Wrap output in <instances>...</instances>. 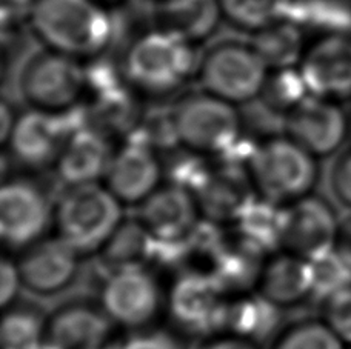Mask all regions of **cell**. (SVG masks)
<instances>
[{
  "instance_id": "20",
  "label": "cell",
  "mask_w": 351,
  "mask_h": 349,
  "mask_svg": "<svg viewBox=\"0 0 351 349\" xmlns=\"http://www.w3.org/2000/svg\"><path fill=\"white\" fill-rule=\"evenodd\" d=\"M112 155L114 151L106 134L88 125L68 137L56 164V172L68 188L99 183L106 176Z\"/></svg>"
},
{
  "instance_id": "28",
  "label": "cell",
  "mask_w": 351,
  "mask_h": 349,
  "mask_svg": "<svg viewBox=\"0 0 351 349\" xmlns=\"http://www.w3.org/2000/svg\"><path fill=\"white\" fill-rule=\"evenodd\" d=\"M291 2L293 0H219V6L230 25L254 34L269 23L287 17Z\"/></svg>"
},
{
  "instance_id": "29",
  "label": "cell",
  "mask_w": 351,
  "mask_h": 349,
  "mask_svg": "<svg viewBox=\"0 0 351 349\" xmlns=\"http://www.w3.org/2000/svg\"><path fill=\"white\" fill-rule=\"evenodd\" d=\"M47 317L34 307L6 308L2 322V349H43Z\"/></svg>"
},
{
  "instance_id": "4",
  "label": "cell",
  "mask_w": 351,
  "mask_h": 349,
  "mask_svg": "<svg viewBox=\"0 0 351 349\" xmlns=\"http://www.w3.org/2000/svg\"><path fill=\"white\" fill-rule=\"evenodd\" d=\"M122 222V203L99 183L71 186L54 208L58 235L80 255L102 251Z\"/></svg>"
},
{
  "instance_id": "12",
  "label": "cell",
  "mask_w": 351,
  "mask_h": 349,
  "mask_svg": "<svg viewBox=\"0 0 351 349\" xmlns=\"http://www.w3.org/2000/svg\"><path fill=\"white\" fill-rule=\"evenodd\" d=\"M217 159L193 194L206 220L216 225H236L259 194L247 164L228 157Z\"/></svg>"
},
{
  "instance_id": "22",
  "label": "cell",
  "mask_w": 351,
  "mask_h": 349,
  "mask_svg": "<svg viewBox=\"0 0 351 349\" xmlns=\"http://www.w3.org/2000/svg\"><path fill=\"white\" fill-rule=\"evenodd\" d=\"M313 265L299 255L284 251L265 261L258 289L278 308H293L313 297Z\"/></svg>"
},
{
  "instance_id": "2",
  "label": "cell",
  "mask_w": 351,
  "mask_h": 349,
  "mask_svg": "<svg viewBox=\"0 0 351 349\" xmlns=\"http://www.w3.org/2000/svg\"><path fill=\"white\" fill-rule=\"evenodd\" d=\"M191 42L158 28L131 43L123 55V79L137 92L165 97L196 77L199 57Z\"/></svg>"
},
{
  "instance_id": "18",
  "label": "cell",
  "mask_w": 351,
  "mask_h": 349,
  "mask_svg": "<svg viewBox=\"0 0 351 349\" xmlns=\"http://www.w3.org/2000/svg\"><path fill=\"white\" fill-rule=\"evenodd\" d=\"M310 94L351 99V34H325L306 47L299 65Z\"/></svg>"
},
{
  "instance_id": "26",
  "label": "cell",
  "mask_w": 351,
  "mask_h": 349,
  "mask_svg": "<svg viewBox=\"0 0 351 349\" xmlns=\"http://www.w3.org/2000/svg\"><path fill=\"white\" fill-rule=\"evenodd\" d=\"M158 243L139 220H123L117 231L100 251V263L106 276L127 268L147 266L156 259Z\"/></svg>"
},
{
  "instance_id": "16",
  "label": "cell",
  "mask_w": 351,
  "mask_h": 349,
  "mask_svg": "<svg viewBox=\"0 0 351 349\" xmlns=\"http://www.w3.org/2000/svg\"><path fill=\"white\" fill-rule=\"evenodd\" d=\"M80 254L60 239H42L23 249L17 261L22 286L31 294L51 297L70 288L79 276Z\"/></svg>"
},
{
  "instance_id": "32",
  "label": "cell",
  "mask_w": 351,
  "mask_h": 349,
  "mask_svg": "<svg viewBox=\"0 0 351 349\" xmlns=\"http://www.w3.org/2000/svg\"><path fill=\"white\" fill-rule=\"evenodd\" d=\"M313 265V297L325 298L330 297L333 292L339 291L351 285V268L341 259L336 251L317 261H311Z\"/></svg>"
},
{
  "instance_id": "1",
  "label": "cell",
  "mask_w": 351,
  "mask_h": 349,
  "mask_svg": "<svg viewBox=\"0 0 351 349\" xmlns=\"http://www.w3.org/2000/svg\"><path fill=\"white\" fill-rule=\"evenodd\" d=\"M28 25L43 48L79 60L97 59L114 36L102 0H34Z\"/></svg>"
},
{
  "instance_id": "6",
  "label": "cell",
  "mask_w": 351,
  "mask_h": 349,
  "mask_svg": "<svg viewBox=\"0 0 351 349\" xmlns=\"http://www.w3.org/2000/svg\"><path fill=\"white\" fill-rule=\"evenodd\" d=\"M19 91L29 108L66 113L86 94V66L82 60L43 48L25 62Z\"/></svg>"
},
{
  "instance_id": "35",
  "label": "cell",
  "mask_w": 351,
  "mask_h": 349,
  "mask_svg": "<svg viewBox=\"0 0 351 349\" xmlns=\"http://www.w3.org/2000/svg\"><path fill=\"white\" fill-rule=\"evenodd\" d=\"M330 182L337 201L351 209V149L336 159L331 168Z\"/></svg>"
},
{
  "instance_id": "27",
  "label": "cell",
  "mask_w": 351,
  "mask_h": 349,
  "mask_svg": "<svg viewBox=\"0 0 351 349\" xmlns=\"http://www.w3.org/2000/svg\"><path fill=\"white\" fill-rule=\"evenodd\" d=\"M287 17L322 36L350 34L351 28V8L341 0H293Z\"/></svg>"
},
{
  "instance_id": "24",
  "label": "cell",
  "mask_w": 351,
  "mask_h": 349,
  "mask_svg": "<svg viewBox=\"0 0 351 349\" xmlns=\"http://www.w3.org/2000/svg\"><path fill=\"white\" fill-rule=\"evenodd\" d=\"M280 308L267 300L262 294L241 292L230 298L225 331L237 337L263 344L279 334Z\"/></svg>"
},
{
  "instance_id": "33",
  "label": "cell",
  "mask_w": 351,
  "mask_h": 349,
  "mask_svg": "<svg viewBox=\"0 0 351 349\" xmlns=\"http://www.w3.org/2000/svg\"><path fill=\"white\" fill-rule=\"evenodd\" d=\"M324 322L346 346H351V285L325 298Z\"/></svg>"
},
{
  "instance_id": "30",
  "label": "cell",
  "mask_w": 351,
  "mask_h": 349,
  "mask_svg": "<svg viewBox=\"0 0 351 349\" xmlns=\"http://www.w3.org/2000/svg\"><path fill=\"white\" fill-rule=\"evenodd\" d=\"M306 96H310V91L298 66L269 71L265 88L259 99H262L267 108L284 113L285 117Z\"/></svg>"
},
{
  "instance_id": "37",
  "label": "cell",
  "mask_w": 351,
  "mask_h": 349,
  "mask_svg": "<svg viewBox=\"0 0 351 349\" xmlns=\"http://www.w3.org/2000/svg\"><path fill=\"white\" fill-rule=\"evenodd\" d=\"M21 286L22 280L17 263L3 259L2 263H0V302H2V307L5 309L14 303Z\"/></svg>"
},
{
  "instance_id": "31",
  "label": "cell",
  "mask_w": 351,
  "mask_h": 349,
  "mask_svg": "<svg viewBox=\"0 0 351 349\" xmlns=\"http://www.w3.org/2000/svg\"><path fill=\"white\" fill-rule=\"evenodd\" d=\"M271 349H346V345L324 320H304L282 329Z\"/></svg>"
},
{
  "instance_id": "42",
  "label": "cell",
  "mask_w": 351,
  "mask_h": 349,
  "mask_svg": "<svg viewBox=\"0 0 351 349\" xmlns=\"http://www.w3.org/2000/svg\"><path fill=\"white\" fill-rule=\"evenodd\" d=\"M347 349H351V346H348V348H347Z\"/></svg>"
},
{
  "instance_id": "21",
  "label": "cell",
  "mask_w": 351,
  "mask_h": 349,
  "mask_svg": "<svg viewBox=\"0 0 351 349\" xmlns=\"http://www.w3.org/2000/svg\"><path fill=\"white\" fill-rule=\"evenodd\" d=\"M265 255L263 249L239 231L233 235H221L210 255L208 272L225 291L241 294L258 285Z\"/></svg>"
},
{
  "instance_id": "10",
  "label": "cell",
  "mask_w": 351,
  "mask_h": 349,
  "mask_svg": "<svg viewBox=\"0 0 351 349\" xmlns=\"http://www.w3.org/2000/svg\"><path fill=\"white\" fill-rule=\"evenodd\" d=\"M54 208L45 190L33 180H5L0 194V235L6 248L23 251L45 239Z\"/></svg>"
},
{
  "instance_id": "17",
  "label": "cell",
  "mask_w": 351,
  "mask_h": 349,
  "mask_svg": "<svg viewBox=\"0 0 351 349\" xmlns=\"http://www.w3.org/2000/svg\"><path fill=\"white\" fill-rule=\"evenodd\" d=\"M200 216L193 192L176 183L160 186L137 211V220L159 245L185 243L199 227Z\"/></svg>"
},
{
  "instance_id": "41",
  "label": "cell",
  "mask_w": 351,
  "mask_h": 349,
  "mask_svg": "<svg viewBox=\"0 0 351 349\" xmlns=\"http://www.w3.org/2000/svg\"><path fill=\"white\" fill-rule=\"evenodd\" d=\"M102 2H121V0H102Z\"/></svg>"
},
{
  "instance_id": "8",
  "label": "cell",
  "mask_w": 351,
  "mask_h": 349,
  "mask_svg": "<svg viewBox=\"0 0 351 349\" xmlns=\"http://www.w3.org/2000/svg\"><path fill=\"white\" fill-rule=\"evenodd\" d=\"M228 303V292L210 272L191 270L174 280L165 307L179 331L206 339L225 331Z\"/></svg>"
},
{
  "instance_id": "5",
  "label": "cell",
  "mask_w": 351,
  "mask_h": 349,
  "mask_svg": "<svg viewBox=\"0 0 351 349\" xmlns=\"http://www.w3.org/2000/svg\"><path fill=\"white\" fill-rule=\"evenodd\" d=\"M269 70L252 43L225 40L199 57L200 90L233 105L252 103L262 96Z\"/></svg>"
},
{
  "instance_id": "19",
  "label": "cell",
  "mask_w": 351,
  "mask_h": 349,
  "mask_svg": "<svg viewBox=\"0 0 351 349\" xmlns=\"http://www.w3.org/2000/svg\"><path fill=\"white\" fill-rule=\"evenodd\" d=\"M162 174L158 151L139 140L128 139L114 151L104 182L122 205L139 207L160 188Z\"/></svg>"
},
{
  "instance_id": "23",
  "label": "cell",
  "mask_w": 351,
  "mask_h": 349,
  "mask_svg": "<svg viewBox=\"0 0 351 349\" xmlns=\"http://www.w3.org/2000/svg\"><path fill=\"white\" fill-rule=\"evenodd\" d=\"M158 17L160 28L193 45L210 39L223 18L219 0H160Z\"/></svg>"
},
{
  "instance_id": "40",
  "label": "cell",
  "mask_w": 351,
  "mask_h": 349,
  "mask_svg": "<svg viewBox=\"0 0 351 349\" xmlns=\"http://www.w3.org/2000/svg\"><path fill=\"white\" fill-rule=\"evenodd\" d=\"M16 118L17 117L14 116V111H12L8 101H2V107H0V140H2L3 145H6L10 140Z\"/></svg>"
},
{
  "instance_id": "15",
  "label": "cell",
  "mask_w": 351,
  "mask_h": 349,
  "mask_svg": "<svg viewBox=\"0 0 351 349\" xmlns=\"http://www.w3.org/2000/svg\"><path fill=\"white\" fill-rule=\"evenodd\" d=\"M284 128L315 157H328L346 142L348 122L339 102L310 94L284 117Z\"/></svg>"
},
{
  "instance_id": "7",
  "label": "cell",
  "mask_w": 351,
  "mask_h": 349,
  "mask_svg": "<svg viewBox=\"0 0 351 349\" xmlns=\"http://www.w3.org/2000/svg\"><path fill=\"white\" fill-rule=\"evenodd\" d=\"M173 109L179 142L188 151L221 157L242 140V116L233 103L200 91Z\"/></svg>"
},
{
  "instance_id": "3",
  "label": "cell",
  "mask_w": 351,
  "mask_h": 349,
  "mask_svg": "<svg viewBox=\"0 0 351 349\" xmlns=\"http://www.w3.org/2000/svg\"><path fill=\"white\" fill-rule=\"evenodd\" d=\"M316 159L287 134L273 135L254 146L248 171L259 197L285 207L311 194L319 180Z\"/></svg>"
},
{
  "instance_id": "25",
  "label": "cell",
  "mask_w": 351,
  "mask_h": 349,
  "mask_svg": "<svg viewBox=\"0 0 351 349\" xmlns=\"http://www.w3.org/2000/svg\"><path fill=\"white\" fill-rule=\"evenodd\" d=\"M252 47L269 71L298 68L306 51L305 29L290 17H282L253 34Z\"/></svg>"
},
{
  "instance_id": "34",
  "label": "cell",
  "mask_w": 351,
  "mask_h": 349,
  "mask_svg": "<svg viewBox=\"0 0 351 349\" xmlns=\"http://www.w3.org/2000/svg\"><path fill=\"white\" fill-rule=\"evenodd\" d=\"M122 349H185L184 341L168 329L148 326L131 331L123 340Z\"/></svg>"
},
{
  "instance_id": "38",
  "label": "cell",
  "mask_w": 351,
  "mask_h": 349,
  "mask_svg": "<svg viewBox=\"0 0 351 349\" xmlns=\"http://www.w3.org/2000/svg\"><path fill=\"white\" fill-rule=\"evenodd\" d=\"M196 349H261L252 340L237 337L234 334H216L204 339Z\"/></svg>"
},
{
  "instance_id": "9",
  "label": "cell",
  "mask_w": 351,
  "mask_h": 349,
  "mask_svg": "<svg viewBox=\"0 0 351 349\" xmlns=\"http://www.w3.org/2000/svg\"><path fill=\"white\" fill-rule=\"evenodd\" d=\"M165 305L158 279L147 266L111 272L100 288V308L114 325L128 331L153 326Z\"/></svg>"
},
{
  "instance_id": "13",
  "label": "cell",
  "mask_w": 351,
  "mask_h": 349,
  "mask_svg": "<svg viewBox=\"0 0 351 349\" xmlns=\"http://www.w3.org/2000/svg\"><path fill=\"white\" fill-rule=\"evenodd\" d=\"M122 345L114 323L94 305L66 303L47 317L43 349H122Z\"/></svg>"
},
{
  "instance_id": "11",
  "label": "cell",
  "mask_w": 351,
  "mask_h": 349,
  "mask_svg": "<svg viewBox=\"0 0 351 349\" xmlns=\"http://www.w3.org/2000/svg\"><path fill=\"white\" fill-rule=\"evenodd\" d=\"M339 219L316 196H305L282 208L280 242L284 251L317 261L336 251Z\"/></svg>"
},
{
  "instance_id": "14",
  "label": "cell",
  "mask_w": 351,
  "mask_h": 349,
  "mask_svg": "<svg viewBox=\"0 0 351 349\" xmlns=\"http://www.w3.org/2000/svg\"><path fill=\"white\" fill-rule=\"evenodd\" d=\"M74 128L66 113H49L29 108L16 118L6 145L17 164L31 170H43L58 164Z\"/></svg>"
},
{
  "instance_id": "39",
  "label": "cell",
  "mask_w": 351,
  "mask_h": 349,
  "mask_svg": "<svg viewBox=\"0 0 351 349\" xmlns=\"http://www.w3.org/2000/svg\"><path fill=\"white\" fill-rule=\"evenodd\" d=\"M336 253L351 268V211L339 222V235H337Z\"/></svg>"
},
{
  "instance_id": "36",
  "label": "cell",
  "mask_w": 351,
  "mask_h": 349,
  "mask_svg": "<svg viewBox=\"0 0 351 349\" xmlns=\"http://www.w3.org/2000/svg\"><path fill=\"white\" fill-rule=\"evenodd\" d=\"M34 0H2V28L3 33L14 31L29 21Z\"/></svg>"
}]
</instances>
